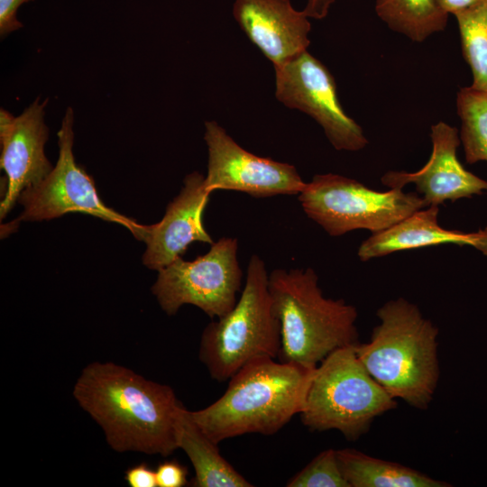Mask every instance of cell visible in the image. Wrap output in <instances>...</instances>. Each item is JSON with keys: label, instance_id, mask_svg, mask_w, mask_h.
I'll return each instance as SVG.
<instances>
[{"label": "cell", "instance_id": "obj_1", "mask_svg": "<svg viewBox=\"0 0 487 487\" xmlns=\"http://www.w3.org/2000/svg\"><path fill=\"white\" fill-rule=\"evenodd\" d=\"M73 396L114 450L168 456L178 449L177 419L183 404L170 386L111 362H95L82 370Z\"/></svg>", "mask_w": 487, "mask_h": 487}, {"label": "cell", "instance_id": "obj_2", "mask_svg": "<svg viewBox=\"0 0 487 487\" xmlns=\"http://www.w3.org/2000/svg\"><path fill=\"white\" fill-rule=\"evenodd\" d=\"M314 370L255 358L233 374L218 400L191 416L217 444L244 434L273 435L301 411Z\"/></svg>", "mask_w": 487, "mask_h": 487}, {"label": "cell", "instance_id": "obj_3", "mask_svg": "<svg viewBox=\"0 0 487 487\" xmlns=\"http://www.w3.org/2000/svg\"><path fill=\"white\" fill-rule=\"evenodd\" d=\"M377 317L370 341L354 345L357 357L394 399L426 409L440 377L438 329L403 298L386 302Z\"/></svg>", "mask_w": 487, "mask_h": 487}, {"label": "cell", "instance_id": "obj_4", "mask_svg": "<svg viewBox=\"0 0 487 487\" xmlns=\"http://www.w3.org/2000/svg\"><path fill=\"white\" fill-rule=\"evenodd\" d=\"M269 289L280 323V361L314 369L335 349L359 343L356 308L324 297L313 269H275Z\"/></svg>", "mask_w": 487, "mask_h": 487}, {"label": "cell", "instance_id": "obj_5", "mask_svg": "<svg viewBox=\"0 0 487 487\" xmlns=\"http://www.w3.org/2000/svg\"><path fill=\"white\" fill-rule=\"evenodd\" d=\"M280 349V323L269 289V273L263 260L253 254L235 306L205 327L198 356L210 376L223 382L255 358L278 357Z\"/></svg>", "mask_w": 487, "mask_h": 487}, {"label": "cell", "instance_id": "obj_6", "mask_svg": "<svg viewBox=\"0 0 487 487\" xmlns=\"http://www.w3.org/2000/svg\"><path fill=\"white\" fill-rule=\"evenodd\" d=\"M396 407V399L370 375L352 345L335 349L315 368L299 415L311 430L335 429L355 441L375 418Z\"/></svg>", "mask_w": 487, "mask_h": 487}, {"label": "cell", "instance_id": "obj_7", "mask_svg": "<svg viewBox=\"0 0 487 487\" xmlns=\"http://www.w3.org/2000/svg\"><path fill=\"white\" fill-rule=\"evenodd\" d=\"M298 198L306 215L331 236L357 229L379 233L427 207L417 193L398 188L376 191L333 173L315 175Z\"/></svg>", "mask_w": 487, "mask_h": 487}, {"label": "cell", "instance_id": "obj_8", "mask_svg": "<svg viewBox=\"0 0 487 487\" xmlns=\"http://www.w3.org/2000/svg\"><path fill=\"white\" fill-rule=\"evenodd\" d=\"M73 120V111L69 107L58 132L59 159L55 167L40 183L20 194L17 202L23 210L16 219L1 226V236L12 233L21 222L51 220L79 212L119 224L143 241L148 225H140L106 206L92 178L76 163L72 151Z\"/></svg>", "mask_w": 487, "mask_h": 487}, {"label": "cell", "instance_id": "obj_9", "mask_svg": "<svg viewBox=\"0 0 487 487\" xmlns=\"http://www.w3.org/2000/svg\"><path fill=\"white\" fill-rule=\"evenodd\" d=\"M237 253V239L224 236L204 255L193 261L179 256L159 271L152 291L161 309L173 316L190 304L211 318L226 315L235 306L242 285Z\"/></svg>", "mask_w": 487, "mask_h": 487}, {"label": "cell", "instance_id": "obj_10", "mask_svg": "<svg viewBox=\"0 0 487 487\" xmlns=\"http://www.w3.org/2000/svg\"><path fill=\"white\" fill-rule=\"evenodd\" d=\"M274 69L276 98L317 121L335 150L356 152L367 145L363 129L339 102L334 77L320 60L306 51Z\"/></svg>", "mask_w": 487, "mask_h": 487}, {"label": "cell", "instance_id": "obj_11", "mask_svg": "<svg viewBox=\"0 0 487 487\" xmlns=\"http://www.w3.org/2000/svg\"><path fill=\"white\" fill-rule=\"evenodd\" d=\"M207 188L236 190L255 198L299 195L305 182L292 164L257 156L240 146L216 121L205 123Z\"/></svg>", "mask_w": 487, "mask_h": 487}, {"label": "cell", "instance_id": "obj_12", "mask_svg": "<svg viewBox=\"0 0 487 487\" xmlns=\"http://www.w3.org/2000/svg\"><path fill=\"white\" fill-rule=\"evenodd\" d=\"M48 99L37 97L17 117L5 109L0 113V166L5 172V191L0 205L3 219L14 207L20 194L40 183L52 166L44 153L49 130L44 123Z\"/></svg>", "mask_w": 487, "mask_h": 487}, {"label": "cell", "instance_id": "obj_13", "mask_svg": "<svg viewBox=\"0 0 487 487\" xmlns=\"http://www.w3.org/2000/svg\"><path fill=\"white\" fill-rule=\"evenodd\" d=\"M430 137L432 152L420 170L415 172L391 170L381 177V181L391 188L415 184L427 207L487 191V180L468 171L457 158L460 140L455 127L438 122L431 126Z\"/></svg>", "mask_w": 487, "mask_h": 487}, {"label": "cell", "instance_id": "obj_14", "mask_svg": "<svg viewBox=\"0 0 487 487\" xmlns=\"http://www.w3.org/2000/svg\"><path fill=\"white\" fill-rule=\"evenodd\" d=\"M211 193L202 174L194 171L185 177L180 192L169 203L162 219L148 225L142 255L146 267L159 271L184 253L193 242L214 243L202 220Z\"/></svg>", "mask_w": 487, "mask_h": 487}, {"label": "cell", "instance_id": "obj_15", "mask_svg": "<svg viewBox=\"0 0 487 487\" xmlns=\"http://www.w3.org/2000/svg\"><path fill=\"white\" fill-rule=\"evenodd\" d=\"M233 15L274 69L308 51L311 23L289 0H234Z\"/></svg>", "mask_w": 487, "mask_h": 487}, {"label": "cell", "instance_id": "obj_16", "mask_svg": "<svg viewBox=\"0 0 487 487\" xmlns=\"http://www.w3.org/2000/svg\"><path fill=\"white\" fill-rule=\"evenodd\" d=\"M438 212V206L431 205L372 234L360 245L359 259L366 262L400 251L447 244L470 245L487 255V227L471 233L448 230L439 225Z\"/></svg>", "mask_w": 487, "mask_h": 487}, {"label": "cell", "instance_id": "obj_17", "mask_svg": "<svg viewBox=\"0 0 487 487\" xmlns=\"http://www.w3.org/2000/svg\"><path fill=\"white\" fill-rule=\"evenodd\" d=\"M217 443L209 438L193 419L190 410L182 405L177 419V446L189 458L195 476V487H251L220 454Z\"/></svg>", "mask_w": 487, "mask_h": 487}, {"label": "cell", "instance_id": "obj_18", "mask_svg": "<svg viewBox=\"0 0 487 487\" xmlns=\"http://www.w3.org/2000/svg\"><path fill=\"white\" fill-rule=\"evenodd\" d=\"M336 454L341 471L350 487L451 486L413 468L372 457L354 449H337Z\"/></svg>", "mask_w": 487, "mask_h": 487}, {"label": "cell", "instance_id": "obj_19", "mask_svg": "<svg viewBox=\"0 0 487 487\" xmlns=\"http://www.w3.org/2000/svg\"><path fill=\"white\" fill-rule=\"evenodd\" d=\"M375 12L392 31L418 42L444 31L449 15L438 0H376Z\"/></svg>", "mask_w": 487, "mask_h": 487}, {"label": "cell", "instance_id": "obj_20", "mask_svg": "<svg viewBox=\"0 0 487 487\" xmlns=\"http://www.w3.org/2000/svg\"><path fill=\"white\" fill-rule=\"evenodd\" d=\"M454 15L463 56L473 73L471 87L487 90V0H478Z\"/></svg>", "mask_w": 487, "mask_h": 487}, {"label": "cell", "instance_id": "obj_21", "mask_svg": "<svg viewBox=\"0 0 487 487\" xmlns=\"http://www.w3.org/2000/svg\"><path fill=\"white\" fill-rule=\"evenodd\" d=\"M456 106L466 162L487 161V90L462 87Z\"/></svg>", "mask_w": 487, "mask_h": 487}, {"label": "cell", "instance_id": "obj_22", "mask_svg": "<svg viewBox=\"0 0 487 487\" xmlns=\"http://www.w3.org/2000/svg\"><path fill=\"white\" fill-rule=\"evenodd\" d=\"M288 487H350L338 462L335 449H326L314 457L286 484Z\"/></svg>", "mask_w": 487, "mask_h": 487}, {"label": "cell", "instance_id": "obj_23", "mask_svg": "<svg viewBox=\"0 0 487 487\" xmlns=\"http://www.w3.org/2000/svg\"><path fill=\"white\" fill-rule=\"evenodd\" d=\"M155 472L158 487H182L188 483V469L177 460L161 463Z\"/></svg>", "mask_w": 487, "mask_h": 487}, {"label": "cell", "instance_id": "obj_24", "mask_svg": "<svg viewBox=\"0 0 487 487\" xmlns=\"http://www.w3.org/2000/svg\"><path fill=\"white\" fill-rule=\"evenodd\" d=\"M32 0H0V35H5L23 27L17 19L18 8L24 3Z\"/></svg>", "mask_w": 487, "mask_h": 487}, {"label": "cell", "instance_id": "obj_25", "mask_svg": "<svg viewBox=\"0 0 487 487\" xmlns=\"http://www.w3.org/2000/svg\"><path fill=\"white\" fill-rule=\"evenodd\" d=\"M124 479L131 487H158L156 472L147 464H139L128 468Z\"/></svg>", "mask_w": 487, "mask_h": 487}, {"label": "cell", "instance_id": "obj_26", "mask_svg": "<svg viewBox=\"0 0 487 487\" xmlns=\"http://www.w3.org/2000/svg\"><path fill=\"white\" fill-rule=\"evenodd\" d=\"M335 0H307V4L303 11L309 18L321 20L324 19Z\"/></svg>", "mask_w": 487, "mask_h": 487}, {"label": "cell", "instance_id": "obj_27", "mask_svg": "<svg viewBox=\"0 0 487 487\" xmlns=\"http://www.w3.org/2000/svg\"><path fill=\"white\" fill-rule=\"evenodd\" d=\"M476 1L478 0H438L442 8L452 14L467 8Z\"/></svg>", "mask_w": 487, "mask_h": 487}]
</instances>
